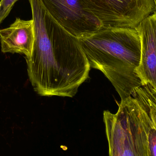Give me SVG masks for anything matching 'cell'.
Instances as JSON below:
<instances>
[{
  "label": "cell",
  "mask_w": 156,
  "mask_h": 156,
  "mask_svg": "<svg viewBox=\"0 0 156 156\" xmlns=\"http://www.w3.org/2000/svg\"><path fill=\"white\" fill-rule=\"evenodd\" d=\"M35 39L27 72L35 91L42 96L74 97L90 76V67L79 38L50 15L40 0H28Z\"/></svg>",
  "instance_id": "cell-1"
},
{
  "label": "cell",
  "mask_w": 156,
  "mask_h": 156,
  "mask_svg": "<svg viewBox=\"0 0 156 156\" xmlns=\"http://www.w3.org/2000/svg\"><path fill=\"white\" fill-rule=\"evenodd\" d=\"M79 40L90 68L102 72L121 100L131 97L136 88L143 86L136 73L141 55V39L136 28H103Z\"/></svg>",
  "instance_id": "cell-2"
},
{
  "label": "cell",
  "mask_w": 156,
  "mask_h": 156,
  "mask_svg": "<svg viewBox=\"0 0 156 156\" xmlns=\"http://www.w3.org/2000/svg\"><path fill=\"white\" fill-rule=\"evenodd\" d=\"M117 104L116 113L103 112L109 156H150L137 101L131 96Z\"/></svg>",
  "instance_id": "cell-3"
},
{
  "label": "cell",
  "mask_w": 156,
  "mask_h": 156,
  "mask_svg": "<svg viewBox=\"0 0 156 156\" xmlns=\"http://www.w3.org/2000/svg\"><path fill=\"white\" fill-rule=\"evenodd\" d=\"M84 9L96 17L104 28H136L155 12L154 0H81Z\"/></svg>",
  "instance_id": "cell-4"
},
{
  "label": "cell",
  "mask_w": 156,
  "mask_h": 156,
  "mask_svg": "<svg viewBox=\"0 0 156 156\" xmlns=\"http://www.w3.org/2000/svg\"><path fill=\"white\" fill-rule=\"evenodd\" d=\"M50 15L75 37L90 36L104 28L100 20L84 9L81 0H40Z\"/></svg>",
  "instance_id": "cell-5"
},
{
  "label": "cell",
  "mask_w": 156,
  "mask_h": 156,
  "mask_svg": "<svg viewBox=\"0 0 156 156\" xmlns=\"http://www.w3.org/2000/svg\"><path fill=\"white\" fill-rule=\"evenodd\" d=\"M141 39V60L136 69L143 86L149 85L156 95V11L136 27Z\"/></svg>",
  "instance_id": "cell-6"
},
{
  "label": "cell",
  "mask_w": 156,
  "mask_h": 156,
  "mask_svg": "<svg viewBox=\"0 0 156 156\" xmlns=\"http://www.w3.org/2000/svg\"><path fill=\"white\" fill-rule=\"evenodd\" d=\"M35 39L33 20L16 18L9 27L0 30L1 51L3 53L31 55Z\"/></svg>",
  "instance_id": "cell-7"
},
{
  "label": "cell",
  "mask_w": 156,
  "mask_h": 156,
  "mask_svg": "<svg viewBox=\"0 0 156 156\" xmlns=\"http://www.w3.org/2000/svg\"><path fill=\"white\" fill-rule=\"evenodd\" d=\"M133 96L138 103L139 116L146 134L149 156H156V128L142 101L137 96L135 95Z\"/></svg>",
  "instance_id": "cell-8"
},
{
  "label": "cell",
  "mask_w": 156,
  "mask_h": 156,
  "mask_svg": "<svg viewBox=\"0 0 156 156\" xmlns=\"http://www.w3.org/2000/svg\"><path fill=\"white\" fill-rule=\"evenodd\" d=\"M138 95L147 109L154 126L156 128V96L148 85L138 90Z\"/></svg>",
  "instance_id": "cell-9"
},
{
  "label": "cell",
  "mask_w": 156,
  "mask_h": 156,
  "mask_svg": "<svg viewBox=\"0 0 156 156\" xmlns=\"http://www.w3.org/2000/svg\"><path fill=\"white\" fill-rule=\"evenodd\" d=\"M19 0H1L0 6L5 11H11L14 5Z\"/></svg>",
  "instance_id": "cell-10"
},
{
  "label": "cell",
  "mask_w": 156,
  "mask_h": 156,
  "mask_svg": "<svg viewBox=\"0 0 156 156\" xmlns=\"http://www.w3.org/2000/svg\"><path fill=\"white\" fill-rule=\"evenodd\" d=\"M11 11H5L0 6V24L9 14Z\"/></svg>",
  "instance_id": "cell-11"
},
{
  "label": "cell",
  "mask_w": 156,
  "mask_h": 156,
  "mask_svg": "<svg viewBox=\"0 0 156 156\" xmlns=\"http://www.w3.org/2000/svg\"><path fill=\"white\" fill-rule=\"evenodd\" d=\"M154 1L155 3L156 7V0H154Z\"/></svg>",
  "instance_id": "cell-12"
},
{
  "label": "cell",
  "mask_w": 156,
  "mask_h": 156,
  "mask_svg": "<svg viewBox=\"0 0 156 156\" xmlns=\"http://www.w3.org/2000/svg\"></svg>",
  "instance_id": "cell-13"
}]
</instances>
